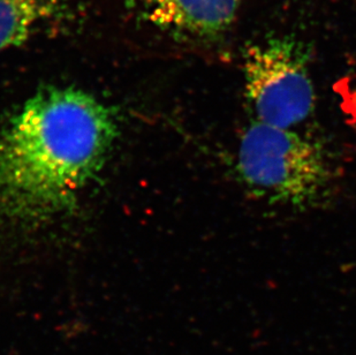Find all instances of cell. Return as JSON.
Wrapping results in <instances>:
<instances>
[{
	"mask_svg": "<svg viewBox=\"0 0 356 355\" xmlns=\"http://www.w3.org/2000/svg\"><path fill=\"white\" fill-rule=\"evenodd\" d=\"M117 135L108 107L74 88L44 89L0 129V228L31 231L74 207Z\"/></svg>",
	"mask_w": 356,
	"mask_h": 355,
	"instance_id": "6da1fadb",
	"label": "cell"
},
{
	"mask_svg": "<svg viewBox=\"0 0 356 355\" xmlns=\"http://www.w3.org/2000/svg\"><path fill=\"white\" fill-rule=\"evenodd\" d=\"M236 171L249 191L269 203L306 208L329 187L322 148L292 128L254 120L242 132Z\"/></svg>",
	"mask_w": 356,
	"mask_h": 355,
	"instance_id": "7a4b0ae2",
	"label": "cell"
},
{
	"mask_svg": "<svg viewBox=\"0 0 356 355\" xmlns=\"http://www.w3.org/2000/svg\"><path fill=\"white\" fill-rule=\"evenodd\" d=\"M308 58L302 45L287 37L245 47L242 64L245 94L255 120L293 128L314 113L316 93Z\"/></svg>",
	"mask_w": 356,
	"mask_h": 355,
	"instance_id": "3957f363",
	"label": "cell"
},
{
	"mask_svg": "<svg viewBox=\"0 0 356 355\" xmlns=\"http://www.w3.org/2000/svg\"><path fill=\"white\" fill-rule=\"evenodd\" d=\"M155 27L175 37L213 40L236 20L240 0H140Z\"/></svg>",
	"mask_w": 356,
	"mask_h": 355,
	"instance_id": "277c9868",
	"label": "cell"
},
{
	"mask_svg": "<svg viewBox=\"0 0 356 355\" xmlns=\"http://www.w3.org/2000/svg\"><path fill=\"white\" fill-rule=\"evenodd\" d=\"M73 0H0V51L72 20Z\"/></svg>",
	"mask_w": 356,
	"mask_h": 355,
	"instance_id": "5b68a950",
	"label": "cell"
}]
</instances>
